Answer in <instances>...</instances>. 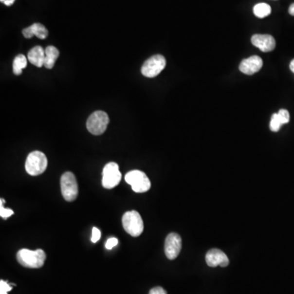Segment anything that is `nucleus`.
<instances>
[{
	"mask_svg": "<svg viewBox=\"0 0 294 294\" xmlns=\"http://www.w3.org/2000/svg\"><path fill=\"white\" fill-rule=\"evenodd\" d=\"M32 31H33L34 36L38 37L40 39H44L48 36V31L45 28V26H43L39 23H35L32 26H31Z\"/></svg>",
	"mask_w": 294,
	"mask_h": 294,
	"instance_id": "17",
	"label": "nucleus"
},
{
	"mask_svg": "<svg viewBox=\"0 0 294 294\" xmlns=\"http://www.w3.org/2000/svg\"><path fill=\"white\" fill-rule=\"evenodd\" d=\"M101 231L99 229L96 228V227H93L92 228V236L91 240L92 243H96L97 241L99 240L101 238Z\"/></svg>",
	"mask_w": 294,
	"mask_h": 294,
	"instance_id": "22",
	"label": "nucleus"
},
{
	"mask_svg": "<svg viewBox=\"0 0 294 294\" xmlns=\"http://www.w3.org/2000/svg\"><path fill=\"white\" fill-rule=\"evenodd\" d=\"M122 224L125 231L133 237L141 236L144 230V223L142 217L137 211L132 210L125 213L122 218Z\"/></svg>",
	"mask_w": 294,
	"mask_h": 294,
	"instance_id": "2",
	"label": "nucleus"
},
{
	"mask_svg": "<svg viewBox=\"0 0 294 294\" xmlns=\"http://www.w3.org/2000/svg\"><path fill=\"white\" fill-rule=\"evenodd\" d=\"M18 262L26 268H40L44 265L46 260L45 252L42 249H37L36 251L22 249L17 254Z\"/></svg>",
	"mask_w": 294,
	"mask_h": 294,
	"instance_id": "1",
	"label": "nucleus"
},
{
	"mask_svg": "<svg viewBox=\"0 0 294 294\" xmlns=\"http://www.w3.org/2000/svg\"><path fill=\"white\" fill-rule=\"evenodd\" d=\"M289 67H290V70H291L292 72H294V59L291 61V62H290Z\"/></svg>",
	"mask_w": 294,
	"mask_h": 294,
	"instance_id": "28",
	"label": "nucleus"
},
{
	"mask_svg": "<svg viewBox=\"0 0 294 294\" xmlns=\"http://www.w3.org/2000/svg\"><path fill=\"white\" fill-rule=\"evenodd\" d=\"M182 249V238L177 233H171L165 239V255L169 260L178 257Z\"/></svg>",
	"mask_w": 294,
	"mask_h": 294,
	"instance_id": "9",
	"label": "nucleus"
},
{
	"mask_svg": "<svg viewBox=\"0 0 294 294\" xmlns=\"http://www.w3.org/2000/svg\"><path fill=\"white\" fill-rule=\"evenodd\" d=\"M125 181L134 192L144 193L150 190L151 184L146 173L140 170H132L125 175Z\"/></svg>",
	"mask_w": 294,
	"mask_h": 294,
	"instance_id": "4",
	"label": "nucleus"
},
{
	"mask_svg": "<svg viewBox=\"0 0 294 294\" xmlns=\"http://www.w3.org/2000/svg\"><path fill=\"white\" fill-rule=\"evenodd\" d=\"M13 289V287L8 282L4 281L3 279L0 280V294H8Z\"/></svg>",
	"mask_w": 294,
	"mask_h": 294,
	"instance_id": "21",
	"label": "nucleus"
},
{
	"mask_svg": "<svg viewBox=\"0 0 294 294\" xmlns=\"http://www.w3.org/2000/svg\"><path fill=\"white\" fill-rule=\"evenodd\" d=\"M251 42L255 47L265 53L272 52L276 48L274 37L270 35H254L252 37Z\"/></svg>",
	"mask_w": 294,
	"mask_h": 294,
	"instance_id": "11",
	"label": "nucleus"
},
{
	"mask_svg": "<svg viewBox=\"0 0 294 294\" xmlns=\"http://www.w3.org/2000/svg\"><path fill=\"white\" fill-rule=\"evenodd\" d=\"M44 58H45V50L40 46H36L32 48L28 53V60L32 65L37 67H42L44 66Z\"/></svg>",
	"mask_w": 294,
	"mask_h": 294,
	"instance_id": "13",
	"label": "nucleus"
},
{
	"mask_svg": "<svg viewBox=\"0 0 294 294\" xmlns=\"http://www.w3.org/2000/svg\"><path fill=\"white\" fill-rule=\"evenodd\" d=\"M289 13L290 15L294 16V3H292L289 8Z\"/></svg>",
	"mask_w": 294,
	"mask_h": 294,
	"instance_id": "27",
	"label": "nucleus"
},
{
	"mask_svg": "<svg viewBox=\"0 0 294 294\" xmlns=\"http://www.w3.org/2000/svg\"><path fill=\"white\" fill-rule=\"evenodd\" d=\"M166 66V59L162 55H155L146 61L142 67V74L147 78H154L161 73Z\"/></svg>",
	"mask_w": 294,
	"mask_h": 294,
	"instance_id": "8",
	"label": "nucleus"
},
{
	"mask_svg": "<svg viewBox=\"0 0 294 294\" xmlns=\"http://www.w3.org/2000/svg\"><path fill=\"white\" fill-rule=\"evenodd\" d=\"M0 1L7 6L13 5V3L15 2V0H0Z\"/></svg>",
	"mask_w": 294,
	"mask_h": 294,
	"instance_id": "26",
	"label": "nucleus"
},
{
	"mask_svg": "<svg viewBox=\"0 0 294 294\" xmlns=\"http://www.w3.org/2000/svg\"><path fill=\"white\" fill-rule=\"evenodd\" d=\"M122 175L116 163H108L102 172V185L106 189H112L119 185Z\"/></svg>",
	"mask_w": 294,
	"mask_h": 294,
	"instance_id": "7",
	"label": "nucleus"
},
{
	"mask_svg": "<svg viewBox=\"0 0 294 294\" xmlns=\"http://www.w3.org/2000/svg\"><path fill=\"white\" fill-rule=\"evenodd\" d=\"M4 203H5V201L3 199H1L0 200V216L3 219H8V218H10L11 216L13 215L14 212L11 208H4L3 207Z\"/></svg>",
	"mask_w": 294,
	"mask_h": 294,
	"instance_id": "19",
	"label": "nucleus"
},
{
	"mask_svg": "<svg viewBox=\"0 0 294 294\" xmlns=\"http://www.w3.org/2000/svg\"><path fill=\"white\" fill-rule=\"evenodd\" d=\"M61 194L64 199L68 202L75 201L78 196L79 189L75 176L71 172H66L61 178Z\"/></svg>",
	"mask_w": 294,
	"mask_h": 294,
	"instance_id": "6",
	"label": "nucleus"
},
{
	"mask_svg": "<svg viewBox=\"0 0 294 294\" xmlns=\"http://www.w3.org/2000/svg\"><path fill=\"white\" fill-rule=\"evenodd\" d=\"M149 294H167V292L165 291L162 287H155L150 289Z\"/></svg>",
	"mask_w": 294,
	"mask_h": 294,
	"instance_id": "24",
	"label": "nucleus"
},
{
	"mask_svg": "<svg viewBox=\"0 0 294 294\" xmlns=\"http://www.w3.org/2000/svg\"><path fill=\"white\" fill-rule=\"evenodd\" d=\"M58 56V49L54 46H48L45 49V58H44V66L46 68H54Z\"/></svg>",
	"mask_w": 294,
	"mask_h": 294,
	"instance_id": "14",
	"label": "nucleus"
},
{
	"mask_svg": "<svg viewBox=\"0 0 294 294\" xmlns=\"http://www.w3.org/2000/svg\"><path fill=\"white\" fill-rule=\"evenodd\" d=\"M263 65V61L258 56H250L249 58L244 59L241 61L239 65V71L245 74H254L261 70Z\"/></svg>",
	"mask_w": 294,
	"mask_h": 294,
	"instance_id": "12",
	"label": "nucleus"
},
{
	"mask_svg": "<svg viewBox=\"0 0 294 294\" xmlns=\"http://www.w3.org/2000/svg\"><path fill=\"white\" fill-rule=\"evenodd\" d=\"M118 239L116 238H114V237H112V238H110L107 241V243H106V248L107 249H113L114 247L116 246L117 244H118Z\"/></svg>",
	"mask_w": 294,
	"mask_h": 294,
	"instance_id": "23",
	"label": "nucleus"
},
{
	"mask_svg": "<svg viewBox=\"0 0 294 294\" xmlns=\"http://www.w3.org/2000/svg\"><path fill=\"white\" fill-rule=\"evenodd\" d=\"M25 167L26 172L30 175H40L45 172L46 168L48 167V160L43 152L36 150L29 154Z\"/></svg>",
	"mask_w": 294,
	"mask_h": 294,
	"instance_id": "3",
	"label": "nucleus"
},
{
	"mask_svg": "<svg viewBox=\"0 0 294 294\" xmlns=\"http://www.w3.org/2000/svg\"><path fill=\"white\" fill-rule=\"evenodd\" d=\"M205 259L208 266L210 267H216L218 266L226 267L229 265L228 257L220 249H211L206 254Z\"/></svg>",
	"mask_w": 294,
	"mask_h": 294,
	"instance_id": "10",
	"label": "nucleus"
},
{
	"mask_svg": "<svg viewBox=\"0 0 294 294\" xmlns=\"http://www.w3.org/2000/svg\"><path fill=\"white\" fill-rule=\"evenodd\" d=\"M109 116L106 112L97 110L92 113L87 120V129L92 134L102 135L109 125Z\"/></svg>",
	"mask_w": 294,
	"mask_h": 294,
	"instance_id": "5",
	"label": "nucleus"
},
{
	"mask_svg": "<svg viewBox=\"0 0 294 294\" xmlns=\"http://www.w3.org/2000/svg\"><path fill=\"white\" fill-rule=\"evenodd\" d=\"M26 66H27V58L26 56L22 54L18 55L16 56L13 61V73L17 75H19L22 73L23 69L26 68Z\"/></svg>",
	"mask_w": 294,
	"mask_h": 294,
	"instance_id": "15",
	"label": "nucleus"
},
{
	"mask_svg": "<svg viewBox=\"0 0 294 294\" xmlns=\"http://www.w3.org/2000/svg\"><path fill=\"white\" fill-rule=\"evenodd\" d=\"M272 13V8L266 3H257L254 6V13L257 18H264L270 15Z\"/></svg>",
	"mask_w": 294,
	"mask_h": 294,
	"instance_id": "16",
	"label": "nucleus"
},
{
	"mask_svg": "<svg viewBox=\"0 0 294 294\" xmlns=\"http://www.w3.org/2000/svg\"><path fill=\"white\" fill-rule=\"evenodd\" d=\"M277 114H278L279 119L281 121L282 125H285V124L289 123V119H290V115H289V111L287 110H280Z\"/></svg>",
	"mask_w": 294,
	"mask_h": 294,
	"instance_id": "20",
	"label": "nucleus"
},
{
	"mask_svg": "<svg viewBox=\"0 0 294 294\" xmlns=\"http://www.w3.org/2000/svg\"><path fill=\"white\" fill-rule=\"evenodd\" d=\"M282 125H282L280 119H279L278 114L276 113V114H273L272 119H271V123H270V129H271V130L273 131V132H278Z\"/></svg>",
	"mask_w": 294,
	"mask_h": 294,
	"instance_id": "18",
	"label": "nucleus"
},
{
	"mask_svg": "<svg viewBox=\"0 0 294 294\" xmlns=\"http://www.w3.org/2000/svg\"><path fill=\"white\" fill-rule=\"evenodd\" d=\"M23 36H25L26 38H31L33 37L34 33L32 31L31 26H29L27 28L24 29L22 31Z\"/></svg>",
	"mask_w": 294,
	"mask_h": 294,
	"instance_id": "25",
	"label": "nucleus"
}]
</instances>
